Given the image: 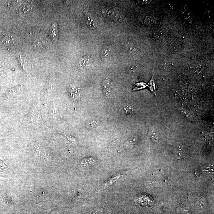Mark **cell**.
I'll return each instance as SVG.
<instances>
[{
    "instance_id": "30bf717a",
    "label": "cell",
    "mask_w": 214,
    "mask_h": 214,
    "mask_svg": "<svg viewBox=\"0 0 214 214\" xmlns=\"http://www.w3.org/2000/svg\"><path fill=\"white\" fill-rule=\"evenodd\" d=\"M2 43L4 44V45L8 46L11 45L13 43V39L11 37V36H8V35H5L3 37L2 39Z\"/></svg>"
},
{
    "instance_id": "9a60e30c",
    "label": "cell",
    "mask_w": 214,
    "mask_h": 214,
    "mask_svg": "<svg viewBox=\"0 0 214 214\" xmlns=\"http://www.w3.org/2000/svg\"><path fill=\"white\" fill-rule=\"evenodd\" d=\"M150 136L152 140L154 142H158V140H158V137L155 132L154 131H152L151 133Z\"/></svg>"
},
{
    "instance_id": "8fae6325",
    "label": "cell",
    "mask_w": 214,
    "mask_h": 214,
    "mask_svg": "<svg viewBox=\"0 0 214 214\" xmlns=\"http://www.w3.org/2000/svg\"><path fill=\"white\" fill-rule=\"evenodd\" d=\"M148 86H149V88L150 90L152 92L155 93L156 88V85L155 81H154V76L152 77L151 80L150 81H149V84H148Z\"/></svg>"
},
{
    "instance_id": "4fadbf2b",
    "label": "cell",
    "mask_w": 214,
    "mask_h": 214,
    "mask_svg": "<svg viewBox=\"0 0 214 214\" xmlns=\"http://www.w3.org/2000/svg\"><path fill=\"white\" fill-rule=\"evenodd\" d=\"M31 5H26L24 6L20 10V14H24L26 13L31 9Z\"/></svg>"
},
{
    "instance_id": "52a82bcc",
    "label": "cell",
    "mask_w": 214,
    "mask_h": 214,
    "mask_svg": "<svg viewBox=\"0 0 214 214\" xmlns=\"http://www.w3.org/2000/svg\"><path fill=\"white\" fill-rule=\"evenodd\" d=\"M102 86L104 94L106 96L109 95L111 91L110 82L108 80H105L102 83Z\"/></svg>"
},
{
    "instance_id": "ba28073f",
    "label": "cell",
    "mask_w": 214,
    "mask_h": 214,
    "mask_svg": "<svg viewBox=\"0 0 214 214\" xmlns=\"http://www.w3.org/2000/svg\"><path fill=\"white\" fill-rule=\"evenodd\" d=\"M84 18L86 24L88 27L92 29L96 28V26L95 25L94 21L93 19L91 18L90 15L88 14L85 13L84 14Z\"/></svg>"
},
{
    "instance_id": "8992f818",
    "label": "cell",
    "mask_w": 214,
    "mask_h": 214,
    "mask_svg": "<svg viewBox=\"0 0 214 214\" xmlns=\"http://www.w3.org/2000/svg\"><path fill=\"white\" fill-rule=\"evenodd\" d=\"M112 54V49L110 46L105 47L101 52V57L104 60H108L111 59Z\"/></svg>"
},
{
    "instance_id": "5b68a950",
    "label": "cell",
    "mask_w": 214,
    "mask_h": 214,
    "mask_svg": "<svg viewBox=\"0 0 214 214\" xmlns=\"http://www.w3.org/2000/svg\"><path fill=\"white\" fill-rule=\"evenodd\" d=\"M20 64L24 70L26 72H30L31 68V63L30 59L26 56H20Z\"/></svg>"
},
{
    "instance_id": "6da1fadb",
    "label": "cell",
    "mask_w": 214,
    "mask_h": 214,
    "mask_svg": "<svg viewBox=\"0 0 214 214\" xmlns=\"http://www.w3.org/2000/svg\"><path fill=\"white\" fill-rule=\"evenodd\" d=\"M80 88L76 83H73L69 86L68 93L71 98L73 101H77L81 95Z\"/></svg>"
},
{
    "instance_id": "277c9868",
    "label": "cell",
    "mask_w": 214,
    "mask_h": 214,
    "mask_svg": "<svg viewBox=\"0 0 214 214\" xmlns=\"http://www.w3.org/2000/svg\"><path fill=\"white\" fill-rule=\"evenodd\" d=\"M103 12L105 16H107L108 18L114 21H118L120 18V14L113 9H106Z\"/></svg>"
},
{
    "instance_id": "2e32d148",
    "label": "cell",
    "mask_w": 214,
    "mask_h": 214,
    "mask_svg": "<svg viewBox=\"0 0 214 214\" xmlns=\"http://www.w3.org/2000/svg\"><path fill=\"white\" fill-rule=\"evenodd\" d=\"M123 111L125 114H128L132 112V108L130 106H126V107H124Z\"/></svg>"
},
{
    "instance_id": "9c48e42d",
    "label": "cell",
    "mask_w": 214,
    "mask_h": 214,
    "mask_svg": "<svg viewBox=\"0 0 214 214\" xmlns=\"http://www.w3.org/2000/svg\"><path fill=\"white\" fill-rule=\"evenodd\" d=\"M175 149L178 156L180 157V158H184L185 155L184 146L180 142L176 143Z\"/></svg>"
},
{
    "instance_id": "5bb4252c",
    "label": "cell",
    "mask_w": 214,
    "mask_h": 214,
    "mask_svg": "<svg viewBox=\"0 0 214 214\" xmlns=\"http://www.w3.org/2000/svg\"><path fill=\"white\" fill-rule=\"evenodd\" d=\"M146 86V84L144 83H136L134 85L133 90H139L145 88Z\"/></svg>"
},
{
    "instance_id": "3957f363",
    "label": "cell",
    "mask_w": 214,
    "mask_h": 214,
    "mask_svg": "<svg viewBox=\"0 0 214 214\" xmlns=\"http://www.w3.org/2000/svg\"><path fill=\"white\" fill-rule=\"evenodd\" d=\"M49 38L53 42H57L59 37V30L56 24H54L50 27L49 31Z\"/></svg>"
},
{
    "instance_id": "7a4b0ae2",
    "label": "cell",
    "mask_w": 214,
    "mask_h": 214,
    "mask_svg": "<svg viewBox=\"0 0 214 214\" xmlns=\"http://www.w3.org/2000/svg\"><path fill=\"white\" fill-rule=\"evenodd\" d=\"M92 63V59L90 57L85 56L78 59L76 64V67L78 69H85L89 68Z\"/></svg>"
},
{
    "instance_id": "7c38bea8",
    "label": "cell",
    "mask_w": 214,
    "mask_h": 214,
    "mask_svg": "<svg viewBox=\"0 0 214 214\" xmlns=\"http://www.w3.org/2000/svg\"><path fill=\"white\" fill-rule=\"evenodd\" d=\"M119 177L118 176H117L110 178L109 180L107 181V182H106V183H105L103 185V186H102V188L104 189L105 188H106V187H108V186L110 185L111 184H112V183L114 182L116 180H117L118 178Z\"/></svg>"
}]
</instances>
